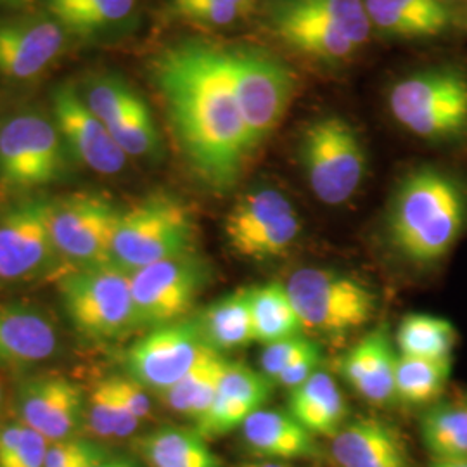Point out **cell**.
Masks as SVG:
<instances>
[{"instance_id":"obj_1","label":"cell","mask_w":467,"mask_h":467,"mask_svg":"<svg viewBox=\"0 0 467 467\" xmlns=\"http://www.w3.org/2000/svg\"><path fill=\"white\" fill-rule=\"evenodd\" d=\"M152 73L189 165L208 187L231 189L253 150L234 90L229 47L182 40L160 52Z\"/></svg>"},{"instance_id":"obj_2","label":"cell","mask_w":467,"mask_h":467,"mask_svg":"<svg viewBox=\"0 0 467 467\" xmlns=\"http://www.w3.org/2000/svg\"><path fill=\"white\" fill-rule=\"evenodd\" d=\"M466 218V191L459 181L440 168H418L391 201L389 235L407 258L433 264L453 248Z\"/></svg>"},{"instance_id":"obj_3","label":"cell","mask_w":467,"mask_h":467,"mask_svg":"<svg viewBox=\"0 0 467 467\" xmlns=\"http://www.w3.org/2000/svg\"><path fill=\"white\" fill-rule=\"evenodd\" d=\"M268 30L303 57L339 65L368 42L364 0H270Z\"/></svg>"},{"instance_id":"obj_4","label":"cell","mask_w":467,"mask_h":467,"mask_svg":"<svg viewBox=\"0 0 467 467\" xmlns=\"http://www.w3.org/2000/svg\"><path fill=\"white\" fill-rule=\"evenodd\" d=\"M196 223L187 204L165 192H154L119 210L111 243V262L137 268L191 254Z\"/></svg>"},{"instance_id":"obj_5","label":"cell","mask_w":467,"mask_h":467,"mask_svg":"<svg viewBox=\"0 0 467 467\" xmlns=\"http://www.w3.org/2000/svg\"><path fill=\"white\" fill-rule=\"evenodd\" d=\"M388 106L405 130L431 142L467 134V73L431 67L403 77L391 87Z\"/></svg>"},{"instance_id":"obj_6","label":"cell","mask_w":467,"mask_h":467,"mask_svg":"<svg viewBox=\"0 0 467 467\" xmlns=\"http://www.w3.org/2000/svg\"><path fill=\"white\" fill-rule=\"evenodd\" d=\"M57 279L67 317L78 333L106 341L139 327L129 270L108 262L71 267Z\"/></svg>"},{"instance_id":"obj_7","label":"cell","mask_w":467,"mask_h":467,"mask_svg":"<svg viewBox=\"0 0 467 467\" xmlns=\"http://www.w3.org/2000/svg\"><path fill=\"white\" fill-rule=\"evenodd\" d=\"M300 160L312 192L329 206L351 200L368 173V152L360 135L337 115L317 118L305 127Z\"/></svg>"},{"instance_id":"obj_8","label":"cell","mask_w":467,"mask_h":467,"mask_svg":"<svg viewBox=\"0 0 467 467\" xmlns=\"http://www.w3.org/2000/svg\"><path fill=\"white\" fill-rule=\"evenodd\" d=\"M234 90L253 152L279 127L295 92V75L262 47H229Z\"/></svg>"},{"instance_id":"obj_9","label":"cell","mask_w":467,"mask_h":467,"mask_svg":"<svg viewBox=\"0 0 467 467\" xmlns=\"http://www.w3.org/2000/svg\"><path fill=\"white\" fill-rule=\"evenodd\" d=\"M305 329L343 333L366 326L376 312V295L366 284L331 268L306 267L285 284Z\"/></svg>"},{"instance_id":"obj_10","label":"cell","mask_w":467,"mask_h":467,"mask_svg":"<svg viewBox=\"0 0 467 467\" xmlns=\"http://www.w3.org/2000/svg\"><path fill=\"white\" fill-rule=\"evenodd\" d=\"M65 170L63 137L49 118L19 113L0 127V181L13 191L50 184Z\"/></svg>"},{"instance_id":"obj_11","label":"cell","mask_w":467,"mask_h":467,"mask_svg":"<svg viewBox=\"0 0 467 467\" xmlns=\"http://www.w3.org/2000/svg\"><path fill=\"white\" fill-rule=\"evenodd\" d=\"M119 210L98 192H75L49 201V229L56 253L73 267L111 262Z\"/></svg>"},{"instance_id":"obj_12","label":"cell","mask_w":467,"mask_h":467,"mask_svg":"<svg viewBox=\"0 0 467 467\" xmlns=\"http://www.w3.org/2000/svg\"><path fill=\"white\" fill-rule=\"evenodd\" d=\"M213 348L204 341L200 326L194 320H179L135 341L127 351L129 376L146 389L165 391L179 383L201 364Z\"/></svg>"},{"instance_id":"obj_13","label":"cell","mask_w":467,"mask_h":467,"mask_svg":"<svg viewBox=\"0 0 467 467\" xmlns=\"http://www.w3.org/2000/svg\"><path fill=\"white\" fill-rule=\"evenodd\" d=\"M139 327H161L184 318L206 281L192 254L163 260L130 272Z\"/></svg>"},{"instance_id":"obj_14","label":"cell","mask_w":467,"mask_h":467,"mask_svg":"<svg viewBox=\"0 0 467 467\" xmlns=\"http://www.w3.org/2000/svg\"><path fill=\"white\" fill-rule=\"evenodd\" d=\"M57 254L49 229V200L28 198L0 212V279L30 281Z\"/></svg>"},{"instance_id":"obj_15","label":"cell","mask_w":467,"mask_h":467,"mask_svg":"<svg viewBox=\"0 0 467 467\" xmlns=\"http://www.w3.org/2000/svg\"><path fill=\"white\" fill-rule=\"evenodd\" d=\"M52 111L59 134L85 167L102 175H115L125 168L129 156L119 150L108 127L88 109L77 87H57L52 92Z\"/></svg>"},{"instance_id":"obj_16","label":"cell","mask_w":467,"mask_h":467,"mask_svg":"<svg viewBox=\"0 0 467 467\" xmlns=\"http://www.w3.org/2000/svg\"><path fill=\"white\" fill-rule=\"evenodd\" d=\"M67 30L54 17L0 19V73L26 82L40 77L67 47Z\"/></svg>"},{"instance_id":"obj_17","label":"cell","mask_w":467,"mask_h":467,"mask_svg":"<svg viewBox=\"0 0 467 467\" xmlns=\"http://www.w3.org/2000/svg\"><path fill=\"white\" fill-rule=\"evenodd\" d=\"M84 393L67 378L49 376L28 381L17 399L19 420L49 443L73 438L85 418Z\"/></svg>"},{"instance_id":"obj_18","label":"cell","mask_w":467,"mask_h":467,"mask_svg":"<svg viewBox=\"0 0 467 467\" xmlns=\"http://www.w3.org/2000/svg\"><path fill=\"white\" fill-rule=\"evenodd\" d=\"M272 393L274 381L262 370H254L243 362H229L218 384L215 400L206 414L194 422V430L206 440L233 433L264 409Z\"/></svg>"},{"instance_id":"obj_19","label":"cell","mask_w":467,"mask_h":467,"mask_svg":"<svg viewBox=\"0 0 467 467\" xmlns=\"http://www.w3.org/2000/svg\"><path fill=\"white\" fill-rule=\"evenodd\" d=\"M57 331L44 312L26 305L0 306V366L23 368L57 350Z\"/></svg>"},{"instance_id":"obj_20","label":"cell","mask_w":467,"mask_h":467,"mask_svg":"<svg viewBox=\"0 0 467 467\" xmlns=\"http://www.w3.org/2000/svg\"><path fill=\"white\" fill-rule=\"evenodd\" d=\"M399 355L384 329L362 337L341 360V372L351 388L370 403H386L397 397Z\"/></svg>"},{"instance_id":"obj_21","label":"cell","mask_w":467,"mask_h":467,"mask_svg":"<svg viewBox=\"0 0 467 467\" xmlns=\"http://www.w3.org/2000/svg\"><path fill=\"white\" fill-rule=\"evenodd\" d=\"M337 467H405L407 457L399 433L376 419L353 420L333 438Z\"/></svg>"},{"instance_id":"obj_22","label":"cell","mask_w":467,"mask_h":467,"mask_svg":"<svg viewBox=\"0 0 467 467\" xmlns=\"http://www.w3.org/2000/svg\"><path fill=\"white\" fill-rule=\"evenodd\" d=\"M241 430L248 449L265 461H296L317 455L316 436L289 412L262 409Z\"/></svg>"},{"instance_id":"obj_23","label":"cell","mask_w":467,"mask_h":467,"mask_svg":"<svg viewBox=\"0 0 467 467\" xmlns=\"http://www.w3.org/2000/svg\"><path fill=\"white\" fill-rule=\"evenodd\" d=\"M287 412L310 433L336 436L345 426L348 407L333 378L317 370L310 379L291 389Z\"/></svg>"},{"instance_id":"obj_24","label":"cell","mask_w":467,"mask_h":467,"mask_svg":"<svg viewBox=\"0 0 467 467\" xmlns=\"http://www.w3.org/2000/svg\"><path fill=\"white\" fill-rule=\"evenodd\" d=\"M196 322L204 341L218 353L248 347L254 341L253 287H239L213 301Z\"/></svg>"},{"instance_id":"obj_25","label":"cell","mask_w":467,"mask_h":467,"mask_svg":"<svg viewBox=\"0 0 467 467\" xmlns=\"http://www.w3.org/2000/svg\"><path fill=\"white\" fill-rule=\"evenodd\" d=\"M50 17L67 34L98 36L123 32L137 11V0H47Z\"/></svg>"},{"instance_id":"obj_26","label":"cell","mask_w":467,"mask_h":467,"mask_svg":"<svg viewBox=\"0 0 467 467\" xmlns=\"http://www.w3.org/2000/svg\"><path fill=\"white\" fill-rule=\"evenodd\" d=\"M137 451L150 467H222L196 430L165 426L137 440Z\"/></svg>"},{"instance_id":"obj_27","label":"cell","mask_w":467,"mask_h":467,"mask_svg":"<svg viewBox=\"0 0 467 467\" xmlns=\"http://www.w3.org/2000/svg\"><path fill=\"white\" fill-rule=\"evenodd\" d=\"M296 212L283 191L274 187H254L235 201L225 218V237L234 251L254 234L262 233L281 218Z\"/></svg>"},{"instance_id":"obj_28","label":"cell","mask_w":467,"mask_h":467,"mask_svg":"<svg viewBox=\"0 0 467 467\" xmlns=\"http://www.w3.org/2000/svg\"><path fill=\"white\" fill-rule=\"evenodd\" d=\"M229 360L222 353L212 351L201 364L192 368L179 383L161 391L168 407L191 420H200L215 400L218 384Z\"/></svg>"},{"instance_id":"obj_29","label":"cell","mask_w":467,"mask_h":467,"mask_svg":"<svg viewBox=\"0 0 467 467\" xmlns=\"http://www.w3.org/2000/svg\"><path fill=\"white\" fill-rule=\"evenodd\" d=\"M254 341L270 345L301 336L303 322L285 284L270 283L253 287Z\"/></svg>"},{"instance_id":"obj_30","label":"cell","mask_w":467,"mask_h":467,"mask_svg":"<svg viewBox=\"0 0 467 467\" xmlns=\"http://www.w3.org/2000/svg\"><path fill=\"white\" fill-rule=\"evenodd\" d=\"M457 343V331L451 320L428 314H412L401 318L397 331L400 355L441 360L451 358Z\"/></svg>"},{"instance_id":"obj_31","label":"cell","mask_w":467,"mask_h":467,"mask_svg":"<svg viewBox=\"0 0 467 467\" xmlns=\"http://www.w3.org/2000/svg\"><path fill=\"white\" fill-rule=\"evenodd\" d=\"M451 374V358L431 360L399 355L395 391L400 400L420 405L436 400Z\"/></svg>"},{"instance_id":"obj_32","label":"cell","mask_w":467,"mask_h":467,"mask_svg":"<svg viewBox=\"0 0 467 467\" xmlns=\"http://www.w3.org/2000/svg\"><path fill=\"white\" fill-rule=\"evenodd\" d=\"M420 436L434 459L467 457V405L440 403L420 419Z\"/></svg>"},{"instance_id":"obj_33","label":"cell","mask_w":467,"mask_h":467,"mask_svg":"<svg viewBox=\"0 0 467 467\" xmlns=\"http://www.w3.org/2000/svg\"><path fill=\"white\" fill-rule=\"evenodd\" d=\"M85 420L88 430L104 440L129 438L140 426V420L119 400L109 378L96 384L87 399Z\"/></svg>"},{"instance_id":"obj_34","label":"cell","mask_w":467,"mask_h":467,"mask_svg":"<svg viewBox=\"0 0 467 467\" xmlns=\"http://www.w3.org/2000/svg\"><path fill=\"white\" fill-rule=\"evenodd\" d=\"M82 98L88 109L99 118L108 127V130L129 117L139 104L144 102L132 85L113 75L90 80L85 87Z\"/></svg>"},{"instance_id":"obj_35","label":"cell","mask_w":467,"mask_h":467,"mask_svg":"<svg viewBox=\"0 0 467 467\" xmlns=\"http://www.w3.org/2000/svg\"><path fill=\"white\" fill-rule=\"evenodd\" d=\"M260 0H170L171 13L206 26H231L251 16Z\"/></svg>"},{"instance_id":"obj_36","label":"cell","mask_w":467,"mask_h":467,"mask_svg":"<svg viewBox=\"0 0 467 467\" xmlns=\"http://www.w3.org/2000/svg\"><path fill=\"white\" fill-rule=\"evenodd\" d=\"M109 134L127 156L144 158L160 150V134L146 100L129 117L111 127Z\"/></svg>"},{"instance_id":"obj_37","label":"cell","mask_w":467,"mask_h":467,"mask_svg":"<svg viewBox=\"0 0 467 467\" xmlns=\"http://www.w3.org/2000/svg\"><path fill=\"white\" fill-rule=\"evenodd\" d=\"M364 4L372 28H378L383 34L403 38L434 36L433 32L400 0H364Z\"/></svg>"},{"instance_id":"obj_38","label":"cell","mask_w":467,"mask_h":467,"mask_svg":"<svg viewBox=\"0 0 467 467\" xmlns=\"http://www.w3.org/2000/svg\"><path fill=\"white\" fill-rule=\"evenodd\" d=\"M301 233V220L298 212L289 213L281 218L274 225L254 234L248 241H244L235 253L253 260H265L272 256H279L287 250Z\"/></svg>"},{"instance_id":"obj_39","label":"cell","mask_w":467,"mask_h":467,"mask_svg":"<svg viewBox=\"0 0 467 467\" xmlns=\"http://www.w3.org/2000/svg\"><path fill=\"white\" fill-rule=\"evenodd\" d=\"M104 459V453L96 443L73 436L49 443L44 467H80L99 464Z\"/></svg>"},{"instance_id":"obj_40","label":"cell","mask_w":467,"mask_h":467,"mask_svg":"<svg viewBox=\"0 0 467 467\" xmlns=\"http://www.w3.org/2000/svg\"><path fill=\"white\" fill-rule=\"evenodd\" d=\"M314 345L316 341L305 336H295V337H287V339L265 345V348L260 355V370L275 383V379L279 378L284 368H289L298 357H301L308 348H312Z\"/></svg>"},{"instance_id":"obj_41","label":"cell","mask_w":467,"mask_h":467,"mask_svg":"<svg viewBox=\"0 0 467 467\" xmlns=\"http://www.w3.org/2000/svg\"><path fill=\"white\" fill-rule=\"evenodd\" d=\"M49 441L32 428L25 426V433L16 449L11 451L0 467H44Z\"/></svg>"},{"instance_id":"obj_42","label":"cell","mask_w":467,"mask_h":467,"mask_svg":"<svg viewBox=\"0 0 467 467\" xmlns=\"http://www.w3.org/2000/svg\"><path fill=\"white\" fill-rule=\"evenodd\" d=\"M109 381L113 384L119 400L134 414L140 422L150 418V400L146 393V388L137 383L130 376H111Z\"/></svg>"},{"instance_id":"obj_43","label":"cell","mask_w":467,"mask_h":467,"mask_svg":"<svg viewBox=\"0 0 467 467\" xmlns=\"http://www.w3.org/2000/svg\"><path fill=\"white\" fill-rule=\"evenodd\" d=\"M320 364H322V350L316 343L312 348H308L301 357H298L289 368H284L283 372L279 374V378L275 379V383L281 384L291 391L305 383L306 379H310L317 370H320L318 368Z\"/></svg>"},{"instance_id":"obj_44","label":"cell","mask_w":467,"mask_h":467,"mask_svg":"<svg viewBox=\"0 0 467 467\" xmlns=\"http://www.w3.org/2000/svg\"><path fill=\"white\" fill-rule=\"evenodd\" d=\"M431 467H467V457H455V459H434Z\"/></svg>"},{"instance_id":"obj_45","label":"cell","mask_w":467,"mask_h":467,"mask_svg":"<svg viewBox=\"0 0 467 467\" xmlns=\"http://www.w3.org/2000/svg\"><path fill=\"white\" fill-rule=\"evenodd\" d=\"M96 467H137L134 462L130 461H125V459H104L100 464Z\"/></svg>"},{"instance_id":"obj_46","label":"cell","mask_w":467,"mask_h":467,"mask_svg":"<svg viewBox=\"0 0 467 467\" xmlns=\"http://www.w3.org/2000/svg\"><path fill=\"white\" fill-rule=\"evenodd\" d=\"M239 467H287L284 466L283 462H275V461H265V459H262V461H251V462H244V464H241Z\"/></svg>"},{"instance_id":"obj_47","label":"cell","mask_w":467,"mask_h":467,"mask_svg":"<svg viewBox=\"0 0 467 467\" xmlns=\"http://www.w3.org/2000/svg\"><path fill=\"white\" fill-rule=\"evenodd\" d=\"M28 2H32V0H0V4L2 5H25V4H28Z\"/></svg>"},{"instance_id":"obj_48","label":"cell","mask_w":467,"mask_h":467,"mask_svg":"<svg viewBox=\"0 0 467 467\" xmlns=\"http://www.w3.org/2000/svg\"><path fill=\"white\" fill-rule=\"evenodd\" d=\"M2 393H4V388H2V381H0V401H2Z\"/></svg>"},{"instance_id":"obj_49","label":"cell","mask_w":467,"mask_h":467,"mask_svg":"<svg viewBox=\"0 0 467 467\" xmlns=\"http://www.w3.org/2000/svg\"><path fill=\"white\" fill-rule=\"evenodd\" d=\"M440 2H443V4H447V5H449V2H453V0H440Z\"/></svg>"},{"instance_id":"obj_50","label":"cell","mask_w":467,"mask_h":467,"mask_svg":"<svg viewBox=\"0 0 467 467\" xmlns=\"http://www.w3.org/2000/svg\"><path fill=\"white\" fill-rule=\"evenodd\" d=\"M100 464V462H99ZM98 464H87V466H80V467H96Z\"/></svg>"},{"instance_id":"obj_51","label":"cell","mask_w":467,"mask_h":467,"mask_svg":"<svg viewBox=\"0 0 467 467\" xmlns=\"http://www.w3.org/2000/svg\"><path fill=\"white\" fill-rule=\"evenodd\" d=\"M466 405H467V400H466Z\"/></svg>"}]
</instances>
